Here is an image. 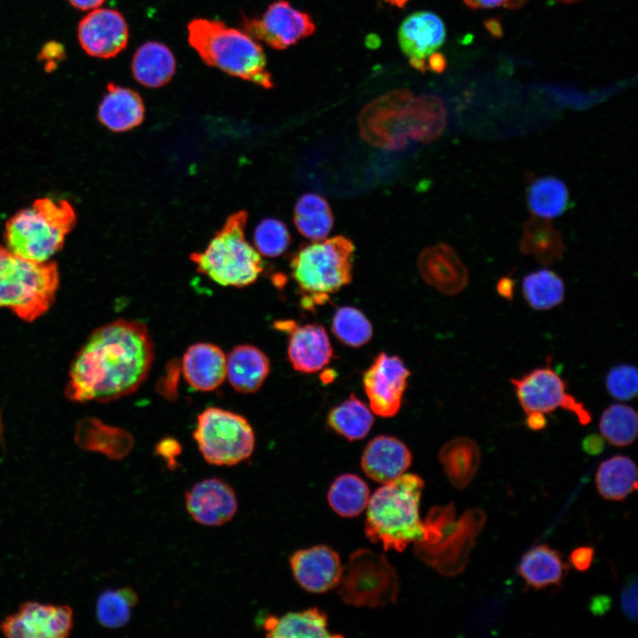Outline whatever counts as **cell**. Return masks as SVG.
Returning a JSON list of instances; mask_svg holds the SVG:
<instances>
[{
	"instance_id": "6da1fadb",
	"label": "cell",
	"mask_w": 638,
	"mask_h": 638,
	"mask_svg": "<svg viewBox=\"0 0 638 638\" xmlns=\"http://www.w3.org/2000/svg\"><path fill=\"white\" fill-rule=\"evenodd\" d=\"M154 358L146 326L119 319L96 329L74 359L66 396L72 401H109L130 394L145 380Z\"/></svg>"
},
{
	"instance_id": "7a4b0ae2",
	"label": "cell",
	"mask_w": 638,
	"mask_h": 638,
	"mask_svg": "<svg viewBox=\"0 0 638 638\" xmlns=\"http://www.w3.org/2000/svg\"><path fill=\"white\" fill-rule=\"evenodd\" d=\"M424 485L419 476L403 473L375 491L367 505L365 522L370 541L381 543L385 550L401 552L410 543L424 541L425 525L419 516Z\"/></svg>"
},
{
	"instance_id": "3957f363",
	"label": "cell",
	"mask_w": 638,
	"mask_h": 638,
	"mask_svg": "<svg viewBox=\"0 0 638 638\" xmlns=\"http://www.w3.org/2000/svg\"><path fill=\"white\" fill-rule=\"evenodd\" d=\"M187 32L189 44L206 65L264 89L273 87L262 47L245 31L197 18L190 21Z\"/></svg>"
},
{
	"instance_id": "277c9868",
	"label": "cell",
	"mask_w": 638,
	"mask_h": 638,
	"mask_svg": "<svg viewBox=\"0 0 638 638\" xmlns=\"http://www.w3.org/2000/svg\"><path fill=\"white\" fill-rule=\"evenodd\" d=\"M432 121L428 94L415 97L407 89H394L370 101L361 111L358 128L362 138L385 150L404 149L408 141L420 143Z\"/></svg>"
},
{
	"instance_id": "5b68a950",
	"label": "cell",
	"mask_w": 638,
	"mask_h": 638,
	"mask_svg": "<svg viewBox=\"0 0 638 638\" xmlns=\"http://www.w3.org/2000/svg\"><path fill=\"white\" fill-rule=\"evenodd\" d=\"M354 260V245L342 235L300 247L290 266L301 293L302 307L315 309L347 285L353 277Z\"/></svg>"
},
{
	"instance_id": "8992f818",
	"label": "cell",
	"mask_w": 638,
	"mask_h": 638,
	"mask_svg": "<svg viewBox=\"0 0 638 638\" xmlns=\"http://www.w3.org/2000/svg\"><path fill=\"white\" fill-rule=\"evenodd\" d=\"M76 220L75 211L67 200L38 198L6 222L7 248L23 259L47 261L63 247Z\"/></svg>"
},
{
	"instance_id": "52a82bcc",
	"label": "cell",
	"mask_w": 638,
	"mask_h": 638,
	"mask_svg": "<svg viewBox=\"0 0 638 638\" xmlns=\"http://www.w3.org/2000/svg\"><path fill=\"white\" fill-rule=\"evenodd\" d=\"M58 283L55 261L26 260L0 245V307L32 322L49 310Z\"/></svg>"
},
{
	"instance_id": "ba28073f",
	"label": "cell",
	"mask_w": 638,
	"mask_h": 638,
	"mask_svg": "<svg viewBox=\"0 0 638 638\" xmlns=\"http://www.w3.org/2000/svg\"><path fill=\"white\" fill-rule=\"evenodd\" d=\"M247 215L231 214L202 252L191 260L199 272L223 286L244 287L254 283L263 263L245 236Z\"/></svg>"
},
{
	"instance_id": "9c48e42d",
	"label": "cell",
	"mask_w": 638,
	"mask_h": 638,
	"mask_svg": "<svg viewBox=\"0 0 638 638\" xmlns=\"http://www.w3.org/2000/svg\"><path fill=\"white\" fill-rule=\"evenodd\" d=\"M193 437L206 462L217 466H232L248 459L255 446L249 422L221 408H207L198 415Z\"/></svg>"
},
{
	"instance_id": "30bf717a",
	"label": "cell",
	"mask_w": 638,
	"mask_h": 638,
	"mask_svg": "<svg viewBox=\"0 0 638 638\" xmlns=\"http://www.w3.org/2000/svg\"><path fill=\"white\" fill-rule=\"evenodd\" d=\"M337 587L341 600L347 604L383 607L396 602L399 580L384 555L361 549L350 555Z\"/></svg>"
},
{
	"instance_id": "8fae6325",
	"label": "cell",
	"mask_w": 638,
	"mask_h": 638,
	"mask_svg": "<svg viewBox=\"0 0 638 638\" xmlns=\"http://www.w3.org/2000/svg\"><path fill=\"white\" fill-rule=\"evenodd\" d=\"M546 362L544 365L510 380L525 414L541 412L547 415L563 408L574 415L580 424H590V411L569 392L567 382L551 367L552 356Z\"/></svg>"
},
{
	"instance_id": "7c38bea8",
	"label": "cell",
	"mask_w": 638,
	"mask_h": 638,
	"mask_svg": "<svg viewBox=\"0 0 638 638\" xmlns=\"http://www.w3.org/2000/svg\"><path fill=\"white\" fill-rule=\"evenodd\" d=\"M486 521V515L483 510H467L459 520H455L445 529L436 544L428 547L415 546V552L419 558L442 575L460 574L468 564L471 551Z\"/></svg>"
},
{
	"instance_id": "4fadbf2b",
	"label": "cell",
	"mask_w": 638,
	"mask_h": 638,
	"mask_svg": "<svg viewBox=\"0 0 638 638\" xmlns=\"http://www.w3.org/2000/svg\"><path fill=\"white\" fill-rule=\"evenodd\" d=\"M242 27L253 39L276 50H284L315 30L311 17L286 0L272 3L261 18L243 16Z\"/></svg>"
},
{
	"instance_id": "5bb4252c",
	"label": "cell",
	"mask_w": 638,
	"mask_h": 638,
	"mask_svg": "<svg viewBox=\"0 0 638 638\" xmlns=\"http://www.w3.org/2000/svg\"><path fill=\"white\" fill-rule=\"evenodd\" d=\"M409 376L399 356L378 354L362 376L371 411L381 417L394 416L401 408Z\"/></svg>"
},
{
	"instance_id": "9a60e30c",
	"label": "cell",
	"mask_w": 638,
	"mask_h": 638,
	"mask_svg": "<svg viewBox=\"0 0 638 638\" xmlns=\"http://www.w3.org/2000/svg\"><path fill=\"white\" fill-rule=\"evenodd\" d=\"M73 611L67 605L26 602L16 613L7 616L1 631L7 637L64 638L73 628Z\"/></svg>"
},
{
	"instance_id": "2e32d148",
	"label": "cell",
	"mask_w": 638,
	"mask_h": 638,
	"mask_svg": "<svg viewBox=\"0 0 638 638\" xmlns=\"http://www.w3.org/2000/svg\"><path fill=\"white\" fill-rule=\"evenodd\" d=\"M128 27L117 10L96 8L80 20L77 38L90 57L111 58L121 53L128 42Z\"/></svg>"
},
{
	"instance_id": "e0dca14e",
	"label": "cell",
	"mask_w": 638,
	"mask_h": 638,
	"mask_svg": "<svg viewBox=\"0 0 638 638\" xmlns=\"http://www.w3.org/2000/svg\"><path fill=\"white\" fill-rule=\"evenodd\" d=\"M275 327L289 334L287 355L292 368L315 373L329 364L333 350L325 329L318 323L299 325L294 321H277Z\"/></svg>"
},
{
	"instance_id": "ac0fdd59",
	"label": "cell",
	"mask_w": 638,
	"mask_h": 638,
	"mask_svg": "<svg viewBox=\"0 0 638 638\" xmlns=\"http://www.w3.org/2000/svg\"><path fill=\"white\" fill-rule=\"evenodd\" d=\"M185 507L191 518L206 526H220L231 520L237 510L232 486L219 478L195 483L185 493Z\"/></svg>"
},
{
	"instance_id": "d6986e66",
	"label": "cell",
	"mask_w": 638,
	"mask_h": 638,
	"mask_svg": "<svg viewBox=\"0 0 638 638\" xmlns=\"http://www.w3.org/2000/svg\"><path fill=\"white\" fill-rule=\"evenodd\" d=\"M446 39L442 19L432 12L422 11L408 15L398 31L399 44L410 65L420 72L427 69L428 58L440 49Z\"/></svg>"
},
{
	"instance_id": "ffe728a7",
	"label": "cell",
	"mask_w": 638,
	"mask_h": 638,
	"mask_svg": "<svg viewBox=\"0 0 638 638\" xmlns=\"http://www.w3.org/2000/svg\"><path fill=\"white\" fill-rule=\"evenodd\" d=\"M290 564L297 582L312 593H324L337 587L343 570L338 553L324 545L294 552Z\"/></svg>"
},
{
	"instance_id": "44dd1931",
	"label": "cell",
	"mask_w": 638,
	"mask_h": 638,
	"mask_svg": "<svg viewBox=\"0 0 638 638\" xmlns=\"http://www.w3.org/2000/svg\"><path fill=\"white\" fill-rule=\"evenodd\" d=\"M420 276L431 286L446 295H455L468 284L467 267L455 250L446 243L424 249L418 256Z\"/></svg>"
},
{
	"instance_id": "7402d4cb",
	"label": "cell",
	"mask_w": 638,
	"mask_h": 638,
	"mask_svg": "<svg viewBox=\"0 0 638 638\" xmlns=\"http://www.w3.org/2000/svg\"><path fill=\"white\" fill-rule=\"evenodd\" d=\"M412 455L407 446L393 436L379 435L366 446L362 455V468L368 477L379 483H387L410 466Z\"/></svg>"
},
{
	"instance_id": "603a6c76",
	"label": "cell",
	"mask_w": 638,
	"mask_h": 638,
	"mask_svg": "<svg viewBox=\"0 0 638 638\" xmlns=\"http://www.w3.org/2000/svg\"><path fill=\"white\" fill-rule=\"evenodd\" d=\"M226 355L211 343H196L184 353L182 370L185 380L194 389L210 392L226 377Z\"/></svg>"
},
{
	"instance_id": "cb8c5ba5",
	"label": "cell",
	"mask_w": 638,
	"mask_h": 638,
	"mask_svg": "<svg viewBox=\"0 0 638 638\" xmlns=\"http://www.w3.org/2000/svg\"><path fill=\"white\" fill-rule=\"evenodd\" d=\"M145 109L143 98L130 88L109 82L97 110L99 121L114 132L130 130L141 124Z\"/></svg>"
},
{
	"instance_id": "d4e9b609",
	"label": "cell",
	"mask_w": 638,
	"mask_h": 638,
	"mask_svg": "<svg viewBox=\"0 0 638 638\" xmlns=\"http://www.w3.org/2000/svg\"><path fill=\"white\" fill-rule=\"evenodd\" d=\"M567 567L559 551L543 544L532 548L522 556L517 572L528 587L541 590L560 587L567 574Z\"/></svg>"
},
{
	"instance_id": "484cf974",
	"label": "cell",
	"mask_w": 638,
	"mask_h": 638,
	"mask_svg": "<svg viewBox=\"0 0 638 638\" xmlns=\"http://www.w3.org/2000/svg\"><path fill=\"white\" fill-rule=\"evenodd\" d=\"M270 370L268 356L252 345L235 346L226 359V377L237 392L252 393L258 391Z\"/></svg>"
},
{
	"instance_id": "4316f807",
	"label": "cell",
	"mask_w": 638,
	"mask_h": 638,
	"mask_svg": "<svg viewBox=\"0 0 638 638\" xmlns=\"http://www.w3.org/2000/svg\"><path fill=\"white\" fill-rule=\"evenodd\" d=\"M564 244L560 231L547 219L533 214L523 223L519 251L545 267L559 262Z\"/></svg>"
},
{
	"instance_id": "83f0119b",
	"label": "cell",
	"mask_w": 638,
	"mask_h": 638,
	"mask_svg": "<svg viewBox=\"0 0 638 638\" xmlns=\"http://www.w3.org/2000/svg\"><path fill=\"white\" fill-rule=\"evenodd\" d=\"M131 70L136 81L143 86L159 88L171 81L176 71V62L167 45L150 41L135 52Z\"/></svg>"
},
{
	"instance_id": "f1b7e54d",
	"label": "cell",
	"mask_w": 638,
	"mask_h": 638,
	"mask_svg": "<svg viewBox=\"0 0 638 638\" xmlns=\"http://www.w3.org/2000/svg\"><path fill=\"white\" fill-rule=\"evenodd\" d=\"M439 460L452 486L463 490L475 477L480 465L481 453L473 439L460 436L442 446Z\"/></svg>"
},
{
	"instance_id": "f546056e",
	"label": "cell",
	"mask_w": 638,
	"mask_h": 638,
	"mask_svg": "<svg viewBox=\"0 0 638 638\" xmlns=\"http://www.w3.org/2000/svg\"><path fill=\"white\" fill-rule=\"evenodd\" d=\"M327 616L317 608L288 612L281 617L268 616L263 624L266 636L270 638L339 637L328 629Z\"/></svg>"
},
{
	"instance_id": "4dcf8cb0",
	"label": "cell",
	"mask_w": 638,
	"mask_h": 638,
	"mask_svg": "<svg viewBox=\"0 0 638 638\" xmlns=\"http://www.w3.org/2000/svg\"><path fill=\"white\" fill-rule=\"evenodd\" d=\"M595 486L603 499H626L637 489V468L634 462L622 455L606 459L596 471Z\"/></svg>"
},
{
	"instance_id": "1f68e13d",
	"label": "cell",
	"mask_w": 638,
	"mask_h": 638,
	"mask_svg": "<svg viewBox=\"0 0 638 638\" xmlns=\"http://www.w3.org/2000/svg\"><path fill=\"white\" fill-rule=\"evenodd\" d=\"M293 221L298 231L312 241L324 239L334 223L328 201L315 193H305L294 206Z\"/></svg>"
},
{
	"instance_id": "d6a6232c",
	"label": "cell",
	"mask_w": 638,
	"mask_h": 638,
	"mask_svg": "<svg viewBox=\"0 0 638 638\" xmlns=\"http://www.w3.org/2000/svg\"><path fill=\"white\" fill-rule=\"evenodd\" d=\"M374 423L371 409L354 393L334 406L327 416L328 425L349 440L363 439Z\"/></svg>"
},
{
	"instance_id": "836d02e7",
	"label": "cell",
	"mask_w": 638,
	"mask_h": 638,
	"mask_svg": "<svg viewBox=\"0 0 638 638\" xmlns=\"http://www.w3.org/2000/svg\"><path fill=\"white\" fill-rule=\"evenodd\" d=\"M569 202L567 186L555 176L538 178L528 188L527 204L531 212L538 217H558L568 209Z\"/></svg>"
},
{
	"instance_id": "e575fe53",
	"label": "cell",
	"mask_w": 638,
	"mask_h": 638,
	"mask_svg": "<svg viewBox=\"0 0 638 638\" xmlns=\"http://www.w3.org/2000/svg\"><path fill=\"white\" fill-rule=\"evenodd\" d=\"M522 293L533 309L549 310L564 301L565 297L564 282L556 272L541 268L524 276Z\"/></svg>"
},
{
	"instance_id": "d590c367",
	"label": "cell",
	"mask_w": 638,
	"mask_h": 638,
	"mask_svg": "<svg viewBox=\"0 0 638 638\" xmlns=\"http://www.w3.org/2000/svg\"><path fill=\"white\" fill-rule=\"evenodd\" d=\"M369 500L367 484L357 475L350 473L338 477L328 492L330 506L345 517L358 516L367 507Z\"/></svg>"
},
{
	"instance_id": "8d00e7d4",
	"label": "cell",
	"mask_w": 638,
	"mask_h": 638,
	"mask_svg": "<svg viewBox=\"0 0 638 638\" xmlns=\"http://www.w3.org/2000/svg\"><path fill=\"white\" fill-rule=\"evenodd\" d=\"M599 430L603 438L611 445L619 447H627L637 437V412L629 405L620 403L610 405L600 416Z\"/></svg>"
},
{
	"instance_id": "74e56055",
	"label": "cell",
	"mask_w": 638,
	"mask_h": 638,
	"mask_svg": "<svg viewBox=\"0 0 638 638\" xmlns=\"http://www.w3.org/2000/svg\"><path fill=\"white\" fill-rule=\"evenodd\" d=\"M137 603L138 595L131 587L105 590L97 600V619L107 628L122 627L128 623L132 609Z\"/></svg>"
},
{
	"instance_id": "f35d334b",
	"label": "cell",
	"mask_w": 638,
	"mask_h": 638,
	"mask_svg": "<svg viewBox=\"0 0 638 638\" xmlns=\"http://www.w3.org/2000/svg\"><path fill=\"white\" fill-rule=\"evenodd\" d=\"M331 331L339 342L350 347H360L372 338L370 320L356 307L345 306L338 308L331 322Z\"/></svg>"
},
{
	"instance_id": "ab89813d",
	"label": "cell",
	"mask_w": 638,
	"mask_h": 638,
	"mask_svg": "<svg viewBox=\"0 0 638 638\" xmlns=\"http://www.w3.org/2000/svg\"><path fill=\"white\" fill-rule=\"evenodd\" d=\"M290 244L291 236L286 225L276 218L263 219L254 230L253 246L260 255L277 257Z\"/></svg>"
},
{
	"instance_id": "60d3db41",
	"label": "cell",
	"mask_w": 638,
	"mask_h": 638,
	"mask_svg": "<svg viewBox=\"0 0 638 638\" xmlns=\"http://www.w3.org/2000/svg\"><path fill=\"white\" fill-rule=\"evenodd\" d=\"M609 394L619 401H630L638 393V371L634 365L620 363L609 370L605 377Z\"/></svg>"
},
{
	"instance_id": "b9f144b4",
	"label": "cell",
	"mask_w": 638,
	"mask_h": 638,
	"mask_svg": "<svg viewBox=\"0 0 638 638\" xmlns=\"http://www.w3.org/2000/svg\"><path fill=\"white\" fill-rule=\"evenodd\" d=\"M621 609L631 621H637V579L631 578L623 587L620 595Z\"/></svg>"
},
{
	"instance_id": "7bdbcfd3",
	"label": "cell",
	"mask_w": 638,
	"mask_h": 638,
	"mask_svg": "<svg viewBox=\"0 0 638 638\" xmlns=\"http://www.w3.org/2000/svg\"><path fill=\"white\" fill-rule=\"evenodd\" d=\"M66 58L64 45L58 42L51 41L44 43L38 54V58L43 63L44 70L51 72L58 64Z\"/></svg>"
},
{
	"instance_id": "ee69618b",
	"label": "cell",
	"mask_w": 638,
	"mask_h": 638,
	"mask_svg": "<svg viewBox=\"0 0 638 638\" xmlns=\"http://www.w3.org/2000/svg\"><path fill=\"white\" fill-rule=\"evenodd\" d=\"M595 549L589 546L579 547L572 551L569 563L579 572L587 571L594 560Z\"/></svg>"
},
{
	"instance_id": "f6af8a7d",
	"label": "cell",
	"mask_w": 638,
	"mask_h": 638,
	"mask_svg": "<svg viewBox=\"0 0 638 638\" xmlns=\"http://www.w3.org/2000/svg\"><path fill=\"white\" fill-rule=\"evenodd\" d=\"M463 2L468 7L475 10L497 7L513 9L523 7L528 0H463Z\"/></svg>"
},
{
	"instance_id": "bcb514c9",
	"label": "cell",
	"mask_w": 638,
	"mask_h": 638,
	"mask_svg": "<svg viewBox=\"0 0 638 638\" xmlns=\"http://www.w3.org/2000/svg\"><path fill=\"white\" fill-rule=\"evenodd\" d=\"M180 451V445L173 439H165L156 447L157 454L166 460L170 468L176 465L175 458Z\"/></svg>"
},
{
	"instance_id": "7dc6e473",
	"label": "cell",
	"mask_w": 638,
	"mask_h": 638,
	"mask_svg": "<svg viewBox=\"0 0 638 638\" xmlns=\"http://www.w3.org/2000/svg\"><path fill=\"white\" fill-rule=\"evenodd\" d=\"M604 439L596 433L587 435L581 441L582 450L589 455H600L604 450Z\"/></svg>"
},
{
	"instance_id": "c3c4849f",
	"label": "cell",
	"mask_w": 638,
	"mask_h": 638,
	"mask_svg": "<svg viewBox=\"0 0 638 638\" xmlns=\"http://www.w3.org/2000/svg\"><path fill=\"white\" fill-rule=\"evenodd\" d=\"M516 288V280L510 274L502 276L496 283V292L502 299L509 301L513 300Z\"/></svg>"
},
{
	"instance_id": "681fc988",
	"label": "cell",
	"mask_w": 638,
	"mask_h": 638,
	"mask_svg": "<svg viewBox=\"0 0 638 638\" xmlns=\"http://www.w3.org/2000/svg\"><path fill=\"white\" fill-rule=\"evenodd\" d=\"M611 597L604 595L594 596L589 603V610L595 616L604 615L611 608Z\"/></svg>"
},
{
	"instance_id": "f907efd6",
	"label": "cell",
	"mask_w": 638,
	"mask_h": 638,
	"mask_svg": "<svg viewBox=\"0 0 638 638\" xmlns=\"http://www.w3.org/2000/svg\"><path fill=\"white\" fill-rule=\"evenodd\" d=\"M525 415V424L531 431L540 432L546 428L548 419L545 414L541 412H529Z\"/></svg>"
},
{
	"instance_id": "816d5d0a",
	"label": "cell",
	"mask_w": 638,
	"mask_h": 638,
	"mask_svg": "<svg viewBox=\"0 0 638 638\" xmlns=\"http://www.w3.org/2000/svg\"><path fill=\"white\" fill-rule=\"evenodd\" d=\"M446 67V59L440 52L433 53L427 60V69L441 72Z\"/></svg>"
},
{
	"instance_id": "f5cc1de1",
	"label": "cell",
	"mask_w": 638,
	"mask_h": 638,
	"mask_svg": "<svg viewBox=\"0 0 638 638\" xmlns=\"http://www.w3.org/2000/svg\"><path fill=\"white\" fill-rule=\"evenodd\" d=\"M67 2L74 8L81 11H91L98 8L105 0H67Z\"/></svg>"
},
{
	"instance_id": "db71d44e",
	"label": "cell",
	"mask_w": 638,
	"mask_h": 638,
	"mask_svg": "<svg viewBox=\"0 0 638 638\" xmlns=\"http://www.w3.org/2000/svg\"><path fill=\"white\" fill-rule=\"evenodd\" d=\"M385 1L391 4L392 5H394L397 7H403L408 0H385Z\"/></svg>"
},
{
	"instance_id": "11a10c76",
	"label": "cell",
	"mask_w": 638,
	"mask_h": 638,
	"mask_svg": "<svg viewBox=\"0 0 638 638\" xmlns=\"http://www.w3.org/2000/svg\"><path fill=\"white\" fill-rule=\"evenodd\" d=\"M555 3L563 4H575L581 3L586 0H550Z\"/></svg>"
}]
</instances>
